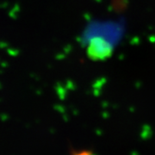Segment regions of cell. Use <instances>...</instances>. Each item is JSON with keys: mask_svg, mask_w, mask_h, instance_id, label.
<instances>
[{"mask_svg": "<svg viewBox=\"0 0 155 155\" xmlns=\"http://www.w3.org/2000/svg\"><path fill=\"white\" fill-rule=\"evenodd\" d=\"M70 155H96L92 150L90 149H71Z\"/></svg>", "mask_w": 155, "mask_h": 155, "instance_id": "obj_2", "label": "cell"}, {"mask_svg": "<svg viewBox=\"0 0 155 155\" xmlns=\"http://www.w3.org/2000/svg\"><path fill=\"white\" fill-rule=\"evenodd\" d=\"M113 48L110 43L103 37H94L87 47V55L94 61H104L110 57Z\"/></svg>", "mask_w": 155, "mask_h": 155, "instance_id": "obj_1", "label": "cell"}]
</instances>
